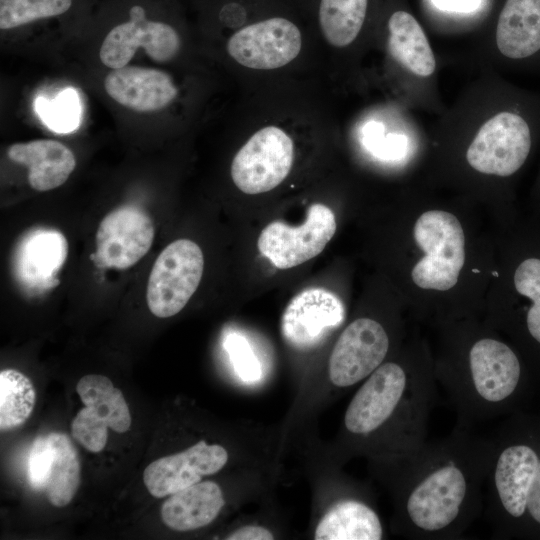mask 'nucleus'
I'll use <instances>...</instances> for the list:
<instances>
[{"label":"nucleus","instance_id":"nucleus-1","mask_svg":"<svg viewBox=\"0 0 540 540\" xmlns=\"http://www.w3.org/2000/svg\"><path fill=\"white\" fill-rule=\"evenodd\" d=\"M488 461V437L458 424L394 459L397 529L416 540L461 539L483 512Z\"/></svg>","mask_w":540,"mask_h":540},{"label":"nucleus","instance_id":"nucleus-2","mask_svg":"<svg viewBox=\"0 0 540 540\" xmlns=\"http://www.w3.org/2000/svg\"><path fill=\"white\" fill-rule=\"evenodd\" d=\"M437 387L434 367L425 361L384 362L351 399L345 429L363 439L383 435L391 456L404 457L427 441Z\"/></svg>","mask_w":540,"mask_h":540},{"label":"nucleus","instance_id":"nucleus-3","mask_svg":"<svg viewBox=\"0 0 540 540\" xmlns=\"http://www.w3.org/2000/svg\"><path fill=\"white\" fill-rule=\"evenodd\" d=\"M434 372L456 412V424L471 428L504 413L519 393L522 381L517 353L490 336L471 341L460 357H453Z\"/></svg>","mask_w":540,"mask_h":540},{"label":"nucleus","instance_id":"nucleus-4","mask_svg":"<svg viewBox=\"0 0 540 540\" xmlns=\"http://www.w3.org/2000/svg\"><path fill=\"white\" fill-rule=\"evenodd\" d=\"M413 233L425 253L413 267V282L423 289H451L465 261L464 232L459 220L449 212L427 211L417 219Z\"/></svg>","mask_w":540,"mask_h":540},{"label":"nucleus","instance_id":"nucleus-5","mask_svg":"<svg viewBox=\"0 0 540 540\" xmlns=\"http://www.w3.org/2000/svg\"><path fill=\"white\" fill-rule=\"evenodd\" d=\"M534 144L531 122L516 111H501L485 122L466 158L478 172L510 177L526 163Z\"/></svg>","mask_w":540,"mask_h":540},{"label":"nucleus","instance_id":"nucleus-6","mask_svg":"<svg viewBox=\"0 0 540 540\" xmlns=\"http://www.w3.org/2000/svg\"><path fill=\"white\" fill-rule=\"evenodd\" d=\"M204 258L188 239L170 243L155 260L147 284V305L153 315L168 318L180 312L202 278Z\"/></svg>","mask_w":540,"mask_h":540},{"label":"nucleus","instance_id":"nucleus-7","mask_svg":"<svg viewBox=\"0 0 540 540\" xmlns=\"http://www.w3.org/2000/svg\"><path fill=\"white\" fill-rule=\"evenodd\" d=\"M181 45L176 28L170 23L149 17V9L142 2L127 8V19L114 25L105 36L100 50L101 62L108 68L127 66L137 48H144L156 62L174 58Z\"/></svg>","mask_w":540,"mask_h":540},{"label":"nucleus","instance_id":"nucleus-8","mask_svg":"<svg viewBox=\"0 0 540 540\" xmlns=\"http://www.w3.org/2000/svg\"><path fill=\"white\" fill-rule=\"evenodd\" d=\"M302 35L296 22L283 14H270L248 22L227 41L228 54L252 69H276L300 53Z\"/></svg>","mask_w":540,"mask_h":540},{"label":"nucleus","instance_id":"nucleus-9","mask_svg":"<svg viewBox=\"0 0 540 540\" xmlns=\"http://www.w3.org/2000/svg\"><path fill=\"white\" fill-rule=\"evenodd\" d=\"M294 159L291 137L280 127L266 126L239 149L231 164V177L245 194L277 187L289 174Z\"/></svg>","mask_w":540,"mask_h":540},{"label":"nucleus","instance_id":"nucleus-10","mask_svg":"<svg viewBox=\"0 0 540 540\" xmlns=\"http://www.w3.org/2000/svg\"><path fill=\"white\" fill-rule=\"evenodd\" d=\"M336 231L333 211L315 203L308 210L305 221L290 226L282 221L269 223L260 233L257 246L262 256L275 267L289 269L319 255Z\"/></svg>","mask_w":540,"mask_h":540},{"label":"nucleus","instance_id":"nucleus-11","mask_svg":"<svg viewBox=\"0 0 540 540\" xmlns=\"http://www.w3.org/2000/svg\"><path fill=\"white\" fill-rule=\"evenodd\" d=\"M389 349V334L380 322L368 317L355 319L332 349L328 364L331 383L347 388L361 382L385 362Z\"/></svg>","mask_w":540,"mask_h":540},{"label":"nucleus","instance_id":"nucleus-12","mask_svg":"<svg viewBox=\"0 0 540 540\" xmlns=\"http://www.w3.org/2000/svg\"><path fill=\"white\" fill-rule=\"evenodd\" d=\"M153 239L150 217L137 207L123 206L100 222L93 259L101 267L127 269L149 251Z\"/></svg>","mask_w":540,"mask_h":540},{"label":"nucleus","instance_id":"nucleus-13","mask_svg":"<svg viewBox=\"0 0 540 540\" xmlns=\"http://www.w3.org/2000/svg\"><path fill=\"white\" fill-rule=\"evenodd\" d=\"M344 318L345 308L338 296L324 288H309L288 303L281 318V333L290 346L308 349L342 325Z\"/></svg>","mask_w":540,"mask_h":540},{"label":"nucleus","instance_id":"nucleus-14","mask_svg":"<svg viewBox=\"0 0 540 540\" xmlns=\"http://www.w3.org/2000/svg\"><path fill=\"white\" fill-rule=\"evenodd\" d=\"M228 453L218 444L200 440L186 450L161 457L144 470L143 482L149 493L162 498L201 481L202 477L220 471Z\"/></svg>","mask_w":540,"mask_h":540},{"label":"nucleus","instance_id":"nucleus-15","mask_svg":"<svg viewBox=\"0 0 540 540\" xmlns=\"http://www.w3.org/2000/svg\"><path fill=\"white\" fill-rule=\"evenodd\" d=\"M104 88L117 103L137 112L162 110L178 94L169 74L137 66L112 69L105 77Z\"/></svg>","mask_w":540,"mask_h":540},{"label":"nucleus","instance_id":"nucleus-16","mask_svg":"<svg viewBox=\"0 0 540 540\" xmlns=\"http://www.w3.org/2000/svg\"><path fill=\"white\" fill-rule=\"evenodd\" d=\"M68 254L65 236L55 229L39 228L21 240L16 256L15 271L19 280L33 289L54 286L56 275Z\"/></svg>","mask_w":540,"mask_h":540},{"label":"nucleus","instance_id":"nucleus-17","mask_svg":"<svg viewBox=\"0 0 540 540\" xmlns=\"http://www.w3.org/2000/svg\"><path fill=\"white\" fill-rule=\"evenodd\" d=\"M10 160L28 168V182L37 191H49L66 182L76 166L73 152L51 139L15 143L7 150Z\"/></svg>","mask_w":540,"mask_h":540},{"label":"nucleus","instance_id":"nucleus-18","mask_svg":"<svg viewBox=\"0 0 540 540\" xmlns=\"http://www.w3.org/2000/svg\"><path fill=\"white\" fill-rule=\"evenodd\" d=\"M496 45L511 60L540 54V0H506L496 28Z\"/></svg>","mask_w":540,"mask_h":540},{"label":"nucleus","instance_id":"nucleus-19","mask_svg":"<svg viewBox=\"0 0 540 540\" xmlns=\"http://www.w3.org/2000/svg\"><path fill=\"white\" fill-rule=\"evenodd\" d=\"M224 504L223 493L217 483L200 481L171 494L161 507V518L172 530H195L210 524Z\"/></svg>","mask_w":540,"mask_h":540},{"label":"nucleus","instance_id":"nucleus-20","mask_svg":"<svg viewBox=\"0 0 540 540\" xmlns=\"http://www.w3.org/2000/svg\"><path fill=\"white\" fill-rule=\"evenodd\" d=\"M384 528L375 509L354 497L335 502L320 519L316 540H380Z\"/></svg>","mask_w":540,"mask_h":540},{"label":"nucleus","instance_id":"nucleus-21","mask_svg":"<svg viewBox=\"0 0 540 540\" xmlns=\"http://www.w3.org/2000/svg\"><path fill=\"white\" fill-rule=\"evenodd\" d=\"M388 32L390 53L401 65L418 76L433 74L436 68L433 51L422 27L410 13L402 10L392 13Z\"/></svg>","mask_w":540,"mask_h":540},{"label":"nucleus","instance_id":"nucleus-22","mask_svg":"<svg viewBox=\"0 0 540 540\" xmlns=\"http://www.w3.org/2000/svg\"><path fill=\"white\" fill-rule=\"evenodd\" d=\"M76 391L84 406L110 429L123 433L130 428L129 407L121 390L108 377L85 375L78 381Z\"/></svg>","mask_w":540,"mask_h":540},{"label":"nucleus","instance_id":"nucleus-23","mask_svg":"<svg viewBox=\"0 0 540 540\" xmlns=\"http://www.w3.org/2000/svg\"><path fill=\"white\" fill-rule=\"evenodd\" d=\"M369 0H315V13L324 39L334 47H346L365 23Z\"/></svg>","mask_w":540,"mask_h":540},{"label":"nucleus","instance_id":"nucleus-24","mask_svg":"<svg viewBox=\"0 0 540 540\" xmlns=\"http://www.w3.org/2000/svg\"><path fill=\"white\" fill-rule=\"evenodd\" d=\"M48 437L53 448V461L45 491L52 505L64 507L71 502L78 490L81 478L80 460L66 434L51 432Z\"/></svg>","mask_w":540,"mask_h":540},{"label":"nucleus","instance_id":"nucleus-25","mask_svg":"<svg viewBox=\"0 0 540 540\" xmlns=\"http://www.w3.org/2000/svg\"><path fill=\"white\" fill-rule=\"evenodd\" d=\"M36 401L32 381L15 369L0 372V429L8 431L24 424Z\"/></svg>","mask_w":540,"mask_h":540},{"label":"nucleus","instance_id":"nucleus-26","mask_svg":"<svg viewBox=\"0 0 540 540\" xmlns=\"http://www.w3.org/2000/svg\"><path fill=\"white\" fill-rule=\"evenodd\" d=\"M513 287L527 301L523 310L526 335L534 345L540 346V255H529L518 262Z\"/></svg>","mask_w":540,"mask_h":540},{"label":"nucleus","instance_id":"nucleus-27","mask_svg":"<svg viewBox=\"0 0 540 540\" xmlns=\"http://www.w3.org/2000/svg\"><path fill=\"white\" fill-rule=\"evenodd\" d=\"M75 0H0V29L11 30L67 14Z\"/></svg>","mask_w":540,"mask_h":540},{"label":"nucleus","instance_id":"nucleus-28","mask_svg":"<svg viewBox=\"0 0 540 540\" xmlns=\"http://www.w3.org/2000/svg\"><path fill=\"white\" fill-rule=\"evenodd\" d=\"M38 111L56 131L67 132L76 127L79 117V103L72 90H65L52 102L38 101Z\"/></svg>","mask_w":540,"mask_h":540},{"label":"nucleus","instance_id":"nucleus-29","mask_svg":"<svg viewBox=\"0 0 540 540\" xmlns=\"http://www.w3.org/2000/svg\"><path fill=\"white\" fill-rule=\"evenodd\" d=\"M224 348L227 351L238 376L247 382L258 381L262 375L260 362L246 338L238 333L225 337Z\"/></svg>","mask_w":540,"mask_h":540},{"label":"nucleus","instance_id":"nucleus-30","mask_svg":"<svg viewBox=\"0 0 540 540\" xmlns=\"http://www.w3.org/2000/svg\"><path fill=\"white\" fill-rule=\"evenodd\" d=\"M108 428L106 423L95 417L85 406L73 419L71 433L84 448L97 453L102 451L107 443Z\"/></svg>","mask_w":540,"mask_h":540},{"label":"nucleus","instance_id":"nucleus-31","mask_svg":"<svg viewBox=\"0 0 540 540\" xmlns=\"http://www.w3.org/2000/svg\"><path fill=\"white\" fill-rule=\"evenodd\" d=\"M53 461V448L48 435L38 436L28 456L27 476L31 487L45 490Z\"/></svg>","mask_w":540,"mask_h":540},{"label":"nucleus","instance_id":"nucleus-32","mask_svg":"<svg viewBox=\"0 0 540 540\" xmlns=\"http://www.w3.org/2000/svg\"><path fill=\"white\" fill-rule=\"evenodd\" d=\"M378 126H372L366 135V145L377 157L385 160H397L407 152V138L403 135L381 137Z\"/></svg>","mask_w":540,"mask_h":540},{"label":"nucleus","instance_id":"nucleus-33","mask_svg":"<svg viewBox=\"0 0 540 540\" xmlns=\"http://www.w3.org/2000/svg\"><path fill=\"white\" fill-rule=\"evenodd\" d=\"M534 447L538 454V462L527 494L526 509L522 521L528 519L536 526H540V453L538 452L537 447Z\"/></svg>","mask_w":540,"mask_h":540},{"label":"nucleus","instance_id":"nucleus-34","mask_svg":"<svg viewBox=\"0 0 540 540\" xmlns=\"http://www.w3.org/2000/svg\"><path fill=\"white\" fill-rule=\"evenodd\" d=\"M439 10L454 13H471L476 11L482 0H431Z\"/></svg>","mask_w":540,"mask_h":540},{"label":"nucleus","instance_id":"nucleus-35","mask_svg":"<svg viewBox=\"0 0 540 540\" xmlns=\"http://www.w3.org/2000/svg\"><path fill=\"white\" fill-rule=\"evenodd\" d=\"M226 539L229 540H272L274 536L271 531L265 527L247 525L236 529L230 533Z\"/></svg>","mask_w":540,"mask_h":540}]
</instances>
